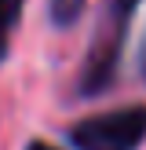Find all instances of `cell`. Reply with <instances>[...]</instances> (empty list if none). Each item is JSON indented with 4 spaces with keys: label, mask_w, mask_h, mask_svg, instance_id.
<instances>
[{
    "label": "cell",
    "mask_w": 146,
    "mask_h": 150,
    "mask_svg": "<svg viewBox=\"0 0 146 150\" xmlns=\"http://www.w3.org/2000/svg\"><path fill=\"white\" fill-rule=\"evenodd\" d=\"M26 150H58V146H51V143H44V139H33V143H26Z\"/></svg>",
    "instance_id": "obj_5"
},
{
    "label": "cell",
    "mask_w": 146,
    "mask_h": 150,
    "mask_svg": "<svg viewBox=\"0 0 146 150\" xmlns=\"http://www.w3.org/2000/svg\"><path fill=\"white\" fill-rule=\"evenodd\" d=\"M22 7H26V0H0V62L11 51V33L22 22Z\"/></svg>",
    "instance_id": "obj_3"
},
{
    "label": "cell",
    "mask_w": 146,
    "mask_h": 150,
    "mask_svg": "<svg viewBox=\"0 0 146 150\" xmlns=\"http://www.w3.org/2000/svg\"><path fill=\"white\" fill-rule=\"evenodd\" d=\"M142 73H146V55H142Z\"/></svg>",
    "instance_id": "obj_6"
},
{
    "label": "cell",
    "mask_w": 146,
    "mask_h": 150,
    "mask_svg": "<svg viewBox=\"0 0 146 150\" xmlns=\"http://www.w3.org/2000/svg\"><path fill=\"white\" fill-rule=\"evenodd\" d=\"M73 150H139L146 143V106H117L106 114L80 117L66 132Z\"/></svg>",
    "instance_id": "obj_1"
},
{
    "label": "cell",
    "mask_w": 146,
    "mask_h": 150,
    "mask_svg": "<svg viewBox=\"0 0 146 150\" xmlns=\"http://www.w3.org/2000/svg\"><path fill=\"white\" fill-rule=\"evenodd\" d=\"M84 4L88 0H51V22H55L58 29L73 26V22L84 15Z\"/></svg>",
    "instance_id": "obj_4"
},
{
    "label": "cell",
    "mask_w": 146,
    "mask_h": 150,
    "mask_svg": "<svg viewBox=\"0 0 146 150\" xmlns=\"http://www.w3.org/2000/svg\"><path fill=\"white\" fill-rule=\"evenodd\" d=\"M142 0H110V15L102 18L95 44L84 59V70H80V95H99L113 84L117 77V62H121V48H124V29H128L131 15Z\"/></svg>",
    "instance_id": "obj_2"
}]
</instances>
